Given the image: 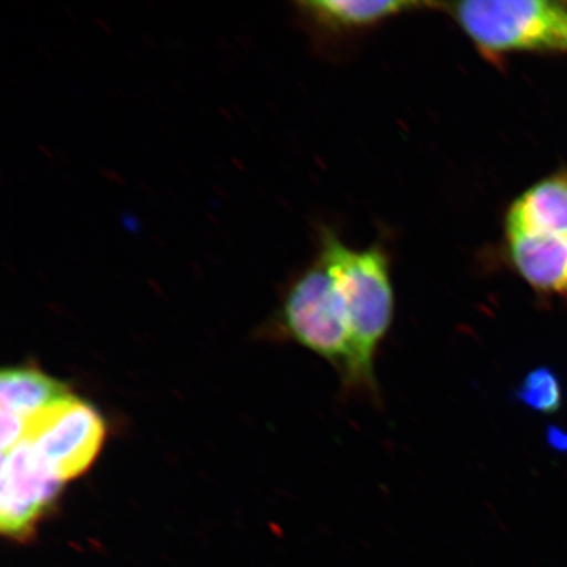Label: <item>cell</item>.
I'll return each mask as SVG.
<instances>
[{
    "label": "cell",
    "mask_w": 567,
    "mask_h": 567,
    "mask_svg": "<svg viewBox=\"0 0 567 567\" xmlns=\"http://www.w3.org/2000/svg\"><path fill=\"white\" fill-rule=\"evenodd\" d=\"M321 264L342 301L353 346L351 388L375 392L373 361L394 313V293L385 254L378 247L353 250L326 236Z\"/></svg>",
    "instance_id": "cell-1"
},
{
    "label": "cell",
    "mask_w": 567,
    "mask_h": 567,
    "mask_svg": "<svg viewBox=\"0 0 567 567\" xmlns=\"http://www.w3.org/2000/svg\"><path fill=\"white\" fill-rule=\"evenodd\" d=\"M453 16L481 51L567 52V6L551 0H470Z\"/></svg>",
    "instance_id": "cell-2"
},
{
    "label": "cell",
    "mask_w": 567,
    "mask_h": 567,
    "mask_svg": "<svg viewBox=\"0 0 567 567\" xmlns=\"http://www.w3.org/2000/svg\"><path fill=\"white\" fill-rule=\"evenodd\" d=\"M282 323L296 342L334 365L351 388L353 346L349 322L334 282L321 261L289 289Z\"/></svg>",
    "instance_id": "cell-3"
},
{
    "label": "cell",
    "mask_w": 567,
    "mask_h": 567,
    "mask_svg": "<svg viewBox=\"0 0 567 567\" xmlns=\"http://www.w3.org/2000/svg\"><path fill=\"white\" fill-rule=\"evenodd\" d=\"M105 439V424L89 402L68 395L25 423L21 441L30 443L54 476L66 484L94 463Z\"/></svg>",
    "instance_id": "cell-4"
},
{
    "label": "cell",
    "mask_w": 567,
    "mask_h": 567,
    "mask_svg": "<svg viewBox=\"0 0 567 567\" xmlns=\"http://www.w3.org/2000/svg\"><path fill=\"white\" fill-rule=\"evenodd\" d=\"M63 482L54 476L25 441L2 453L0 528L6 537L24 542L54 505Z\"/></svg>",
    "instance_id": "cell-5"
},
{
    "label": "cell",
    "mask_w": 567,
    "mask_h": 567,
    "mask_svg": "<svg viewBox=\"0 0 567 567\" xmlns=\"http://www.w3.org/2000/svg\"><path fill=\"white\" fill-rule=\"evenodd\" d=\"M70 395L63 382L34 368H7L0 374V410H2V453L10 451L24 436L25 423L53 403Z\"/></svg>",
    "instance_id": "cell-6"
},
{
    "label": "cell",
    "mask_w": 567,
    "mask_h": 567,
    "mask_svg": "<svg viewBox=\"0 0 567 567\" xmlns=\"http://www.w3.org/2000/svg\"><path fill=\"white\" fill-rule=\"evenodd\" d=\"M506 230L508 238L567 236V174L553 175L517 197Z\"/></svg>",
    "instance_id": "cell-7"
},
{
    "label": "cell",
    "mask_w": 567,
    "mask_h": 567,
    "mask_svg": "<svg viewBox=\"0 0 567 567\" xmlns=\"http://www.w3.org/2000/svg\"><path fill=\"white\" fill-rule=\"evenodd\" d=\"M516 271L537 292L567 300V236L508 238Z\"/></svg>",
    "instance_id": "cell-8"
},
{
    "label": "cell",
    "mask_w": 567,
    "mask_h": 567,
    "mask_svg": "<svg viewBox=\"0 0 567 567\" xmlns=\"http://www.w3.org/2000/svg\"><path fill=\"white\" fill-rule=\"evenodd\" d=\"M302 10L324 25L338 30L368 27L381 20L409 12L422 3L406 0H389V2H368V0H309L301 2Z\"/></svg>",
    "instance_id": "cell-9"
},
{
    "label": "cell",
    "mask_w": 567,
    "mask_h": 567,
    "mask_svg": "<svg viewBox=\"0 0 567 567\" xmlns=\"http://www.w3.org/2000/svg\"><path fill=\"white\" fill-rule=\"evenodd\" d=\"M516 396L524 405L540 413H555L561 405V386L556 374L547 368H538L527 374L516 390Z\"/></svg>",
    "instance_id": "cell-10"
}]
</instances>
